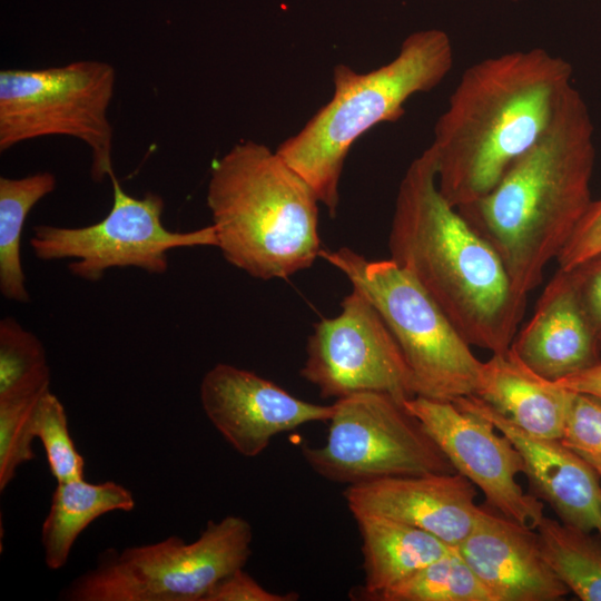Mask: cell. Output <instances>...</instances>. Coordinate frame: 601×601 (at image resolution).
I'll return each mask as SVG.
<instances>
[{"label":"cell","instance_id":"obj_1","mask_svg":"<svg viewBox=\"0 0 601 601\" xmlns=\"http://www.w3.org/2000/svg\"><path fill=\"white\" fill-rule=\"evenodd\" d=\"M573 68L543 48L466 68L433 130L437 186L455 208L489 194L544 132Z\"/></svg>","mask_w":601,"mask_h":601},{"label":"cell","instance_id":"obj_2","mask_svg":"<svg viewBox=\"0 0 601 601\" xmlns=\"http://www.w3.org/2000/svg\"><path fill=\"white\" fill-rule=\"evenodd\" d=\"M593 129L588 105L572 83L536 142L489 194L457 208L499 254L522 296L541 284L544 268L592 203Z\"/></svg>","mask_w":601,"mask_h":601},{"label":"cell","instance_id":"obj_3","mask_svg":"<svg viewBox=\"0 0 601 601\" xmlns=\"http://www.w3.org/2000/svg\"><path fill=\"white\" fill-rule=\"evenodd\" d=\"M388 250L471 346L510 348L526 297L514 289L495 249L441 194L430 147L400 181Z\"/></svg>","mask_w":601,"mask_h":601},{"label":"cell","instance_id":"obj_4","mask_svg":"<svg viewBox=\"0 0 601 601\" xmlns=\"http://www.w3.org/2000/svg\"><path fill=\"white\" fill-rule=\"evenodd\" d=\"M206 201L216 247L252 277L285 279L319 257L318 198L264 144L242 140L216 159Z\"/></svg>","mask_w":601,"mask_h":601},{"label":"cell","instance_id":"obj_5","mask_svg":"<svg viewBox=\"0 0 601 601\" xmlns=\"http://www.w3.org/2000/svg\"><path fill=\"white\" fill-rule=\"evenodd\" d=\"M453 63L449 35L425 29L408 35L394 59L368 72L336 65L332 98L277 147V154L305 179L334 218L341 176L354 142L378 124L400 120L406 101L436 88Z\"/></svg>","mask_w":601,"mask_h":601},{"label":"cell","instance_id":"obj_6","mask_svg":"<svg viewBox=\"0 0 601 601\" xmlns=\"http://www.w3.org/2000/svg\"><path fill=\"white\" fill-rule=\"evenodd\" d=\"M375 306L412 373L416 396L454 402L476 391L483 362L424 288L394 260H368L349 247L323 249Z\"/></svg>","mask_w":601,"mask_h":601},{"label":"cell","instance_id":"obj_7","mask_svg":"<svg viewBox=\"0 0 601 601\" xmlns=\"http://www.w3.org/2000/svg\"><path fill=\"white\" fill-rule=\"evenodd\" d=\"M253 529L238 515L208 521L197 540L171 535L151 544L102 551L96 565L62 591L68 601H203L223 578L244 568Z\"/></svg>","mask_w":601,"mask_h":601},{"label":"cell","instance_id":"obj_8","mask_svg":"<svg viewBox=\"0 0 601 601\" xmlns=\"http://www.w3.org/2000/svg\"><path fill=\"white\" fill-rule=\"evenodd\" d=\"M116 73L99 60L0 71V150L48 136H67L90 150L96 183L115 177L114 129L107 112Z\"/></svg>","mask_w":601,"mask_h":601},{"label":"cell","instance_id":"obj_9","mask_svg":"<svg viewBox=\"0 0 601 601\" xmlns=\"http://www.w3.org/2000/svg\"><path fill=\"white\" fill-rule=\"evenodd\" d=\"M333 404L325 443L302 445L306 463L323 479L348 486L390 476L455 472L421 423L394 397L361 392Z\"/></svg>","mask_w":601,"mask_h":601},{"label":"cell","instance_id":"obj_10","mask_svg":"<svg viewBox=\"0 0 601 601\" xmlns=\"http://www.w3.org/2000/svg\"><path fill=\"white\" fill-rule=\"evenodd\" d=\"M112 205L105 218L83 227L38 225L29 240L41 260L71 259L69 272L83 280L97 282L112 268L134 267L161 275L168 269V253L176 248L217 246L214 226L171 231L161 220L165 203L160 195L141 198L128 195L112 177Z\"/></svg>","mask_w":601,"mask_h":601},{"label":"cell","instance_id":"obj_11","mask_svg":"<svg viewBox=\"0 0 601 601\" xmlns=\"http://www.w3.org/2000/svg\"><path fill=\"white\" fill-rule=\"evenodd\" d=\"M299 375L324 398L376 392L404 403L416 396L394 336L372 302L353 287L337 315L314 324Z\"/></svg>","mask_w":601,"mask_h":601},{"label":"cell","instance_id":"obj_12","mask_svg":"<svg viewBox=\"0 0 601 601\" xmlns=\"http://www.w3.org/2000/svg\"><path fill=\"white\" fill-rule=\"evenodd\" d=\"M405 408L421 423L454 471L470 480L500 514L535 530L543 503L524 493L518 475L523 460L512 442L486 418L452 402L415 396Z\"/></svg>","mask_w":601,"mask_h":601},{"label":"cell","instance_id":"obj_13","mask_svg":"<svg viewBox=\"0 0 601 601\" xmlns=\"http://www.w3.org/2000/svg\"><path fill=\"white\" fill-rule=\"evenodd\" d=\"M199 398L215 430L245 457L262 454L276 435L328 422L334 413V404L298 398L270 380L226 363L206 372Z\"/></svg>","mask_w":601,"mask_h":601},{"label":"cell","instance_id":"obj_14","mask_svg":"<svg viewBox=\"0 0 601 601\" xmlns=\"http://www.w3.org/2000/svg\"><path fill=\"white\" fill-rule=\"evenodd\" d=\"M343 496L352 515L390 518L452 546L470 534L482 511L475 485L457 472L377 479L346 486Z\"/></svg>","mask_w":601,"mask_h":601},{"label":"cell","instance_id":"obj_15","mask_svg":"<svg viewBox=\"0 0 601 601\" xmlns=\"http://www.w3.org/2000/svg\"><path fill=\"white\" fill-rule=\"evenodd\" d=\"M460 408L489 420L520 453L535 493L561 522L601 535V484L599 475L560 439L526 433L475 395L455 400Z\"/></svg>","mask_w":601,"mask_h":601},{"label":"cell","instance_id":"obj_16","mask_svg":"<svg viewBox=\"0 0 601 601\" xmlns=\"http://www.w3.org/2000/svg\"><path fill=\"white\" fill-rule=\"evenodd\" d=\"M494 601H555L570 591L546 563L536 531L482 509L456 546Z\"/></svg>","mask_w":601,"mask_h":601},{"label":"cell","instance_id":"obj_17","mask_svg":"<svg viewBox=\"0 0 601 601\" xmlns=\"http://www.w3.org/2000/svg\"><path fill=\"white\" fill-rule=\"evenodd\" d=\"M510 348L531 370L554 382L601 362V338L582 306L572 270L559 268Z\"/></svg>","mask_w":601,"mask_h":601},{"label":"cell","instance_id":"obj_18","mask_svg":"<svg viewBox=\"0 0 601 601\" xmlns=\"http://www.w3.org/2000/svg\"><path fill=\"white\" fill-rule=\"evenodd\" d=\"M473 395L529 434L561 439L574 392L539 375L509 348L483 362Z\"/></svg>","mask_w":601,"mask_h":601},{"label":"cell","instance_id":"obj_19","mask_svg":"<svg viewBox=\"0 0 601 601\" xmlns=\"http://www.w3.org/2000/svg\"><path fill=\"white\" fill-rule=\"evenodd\" d=\"M353 518L362 542L364 585L354 593L361 600H375L456 548L390 518L367 513Z\"/></svg>","mask_w":601,"mask_h":601},{"label":"cell","instance_id":"obj_20","mask_svg":"<svg viewBox=\"0 0 601 601\" xmlns=\"http://www.w3.org/2000/svg\"><path fill=\"white\" fill-rule=\"evenodd\" d=\"M135 499L114 481L89 483L85 479L58 482L41 528L45 563L55 571L69 559L72 545L88 525L112 511L129 512Z\"/></svg>","mask_w":601,"mask_h":601},{"label":"cell","instance_id":"obj_21","mask_svg":"<svg viewBox=\"0 0 601 601\" xmlns=\"http://www.w3.org/2000/svg\"><path fill=\"white\" fill-rule=\"evenodd\" d=\"M56 185L49 171L0 178V292L11 302L30 300L20 252L23 225L35 205Z\"/></svg>","mask_w":601,"mask_h":601},{"label":"cell","instance_id":"obj_22","mask_svg":"<svg viewBox=\"0 0 601 601\" xmlns=\"http://www.w3.org/2000/svg\"><path fill=\"white\" fill-rule=\"evenodd\" d=\"M535 531L546 563L569 591L601 601V544L591 533L545 515Z\"/></svg>","mask_w":601,"mask_h":601},{"label":"cell","instance_id":"obj_23","mask_svg":"<svg viewBox=\"0 0 601 601\" xmlns=\"http://www.w3.org/2000/svg\"><path fill=\"white\" fill-rule=\"evenodd\" d=\"M375 601H494V598L455 548Z\"/></svg>","mask_w":601,"mask_h":601},{"label":"cell","instance_id":"obj_24","mask_svg":"<svg viewBox=\"0 0 601 601\" xmlns=\"http://www.w3.org/2000/svg\"><path fill=\"white\" fill-rule=\"evenodd\" d=\"M50 390L41 341L13 317L0 321V401L38 396Z\"/></svg>","mask_w":601,"mask_h":601},{"label":"cell","instance_id":"obj_25","mask_svg":"<svg viewBox=\"0 0 601 601\" xmlns=\"http://www.w3.org/2000/svg\"><path fill=\"white\" fill-rule=\"evenodd\" d=\"M35 436L45 449L48 466L57 482L83 479L85 460L71 439L66 410L49 390L35 411Z\"/></svg>","mask_w":601,"mask_h":601},{"label":"cell","instance_id":"obj_26","mask_svg":"<svg viewBox=\"0 0 601 601\" xmlns=\"http://www.w3.org/2000/svg\"><path fill=\"white\" fill-rule=\"evenodd\" d=\"M43 394L0 401L1 492L14 479L18 467L36 457L32 449L36 437L33 418L36 406Z\"/></svg>","mask_w":601,"mask_h":601},{"label":"cell","instance_id":"obj_27","mask_svg":"<svg viewBox=\"0 0 601 601\" xmlns=\"http://www.w3.org/2000/svg\"><path fill=\"white\" fill-rule=\"evenodd\" d=\"M560 440L601 477V398L574 393Z\"/></svg>","mask_w":601,"mask_h":601},{"label":"cell","instance_id":"obj_28","mask_svg":"<svg viewBox=\"0 0 601 601\" xmlns=\"http://www.w3.org/2000/svg\"><path fill=\"white\" fill-rule=\"evenodd\" d=\"M601 253V199L592 200L558 256L559 268L571 270Z\"/></svg>","mask_w":601,"mask_h":601},{"label":"cell","instance_id":"obj_29","mask_svg":"<svg viewBox=\"0 0 601 601\" xmlns=\"http://www.w3.org/2000/svg\"><path fill=\"white\" fill-rule=\"evenodd\" d=\"M296 592H270L250 577L244 568L237 569L219 580L203 598V601H296Z\"/></svg>","mask_w":601,"mask_h":601},{"label":"cell","instance_id":"obj_30","mask_svg":"<svg viewBox=\"0 0 601 601\" xmlns=\"http://www.w3.org/2000/svg\"><path fill=\"white\" fill-rule=\"evenodd\" d=\"M571 270L582 306L601 338V253Z\"/></svg>","mask_w":601,"mask_h":601},{"label":"cell","instance_id":"obj_31","mask_svg":"<svg viewBox=\"0 0 601 601\" xmlns=\"http://www.w3.org/2000/svg\"><path fill=\"white\" fill-rule=\"evenodd\" d=\"M558 384L574 393H582L601 398V362L573 375L556 381Z\"/></svg>","mask_w":601,"mask_h":601}]
</instances>
